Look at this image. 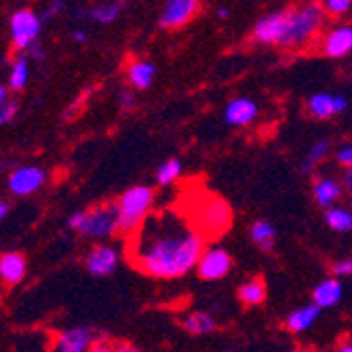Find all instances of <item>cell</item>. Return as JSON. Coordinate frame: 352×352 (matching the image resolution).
<instances>
[{"instance_id":"cell-11","label":"cell","mask_w":352,"mask_h":352,"mask_svg":"<svg viewBox=\"0 0 352 352\" xmlns=\"http://www.w3.org/2000/svg\"><path fill=\"white\" fill-rule=\"evenodd\" d=\"M95 342V331L87 325L70 327L57 340V352H89Z\"/></svg>"},{"instance_id":"cell-7","label":"cell","mask_w":352,"mask_h":352,"mask_svg":"<svg viewBox=\"0 0 352 352\" xmlns=\"http://www.w3.org/2000/svg\"><path fill=\"white\" fill-rule=\"evenodd\" d=\"M38 32H41V17L36 13L23 9L11 17V38L17 49H28L30 45H34L38 38Z\"/></svg>"},{"instance_id":"cell-33","label":"cell","mask_w":352,"mask_h":352,"mask_svg":"<svg viewBox=\"0 0 352 352\" xmlns=\"http://www.w3.org/2000/svg\"><path fill=\"white\" fill-rule=\"evenodd\" d=\"M89 352H116V348L112 344H108L106 340H95L89 348Z\"/></svg>"},{"instance_id":"cell-24","label":"cell","mask_w":352,"mask_h":352,"mask_svg":"<svg viewBox=\"0 0 352 352\" xmlns=\"http://www.w3.org/2000/svg\"><path fill=\"white\" fill-rule=\"evenodd\" d=\"M182 169H184V165H182L179 158H167V161H163L156 169V184L158 186H171L182 175Z\"/></svg>"},{"instance_id":"cell-35","label":"cell","mask_w":352,"mask_h":352,"mask_svg":"<svg viewBox=\"0 0 352 352\" xmlns=\"http://www.w3.org/2000/svg\"><path fill=\"white\" fill-rule=\"evenodd\" d=\"M114 348H116V352H138V348L129 342H118Z\"/></svg>"},{"instance_id":"cell-13","label":"cell","mask_w":352,"mask_h":352,"mask_svg":"<svg viewBox=\"0 0 352 352\" xmlns=\"http://www.w3.org/2000/svg\"><path fill=\"white\" fill-rule=\"evenodd\" d=\"M258 112H260L258 104L253 100L236 98L226 106V110H223V120H226L230 126H247L258 118Z\"/></svg>"},{"instance_id":"cell-44","label":"cell","mask_w":352,"mask_h":352,"mask_svg":"<svg viewBox=\"0 0 352 352\" xmlns=\"http://www.w3.org/2000/svg\"><path fill=\"white\" fill-rule=\"evenodd\" d=\"M226 352H234V350H226Z\"/></svg>"},{"instance_id":"cell-19","label":"cell","mask_w":352,"mask_h":352,"mask_svg":"<svg viewBox=\"0 0 352 352\" xmlns=\"http://www.w3.org/2000/svg\"><path fill=\"white\" fill-rule=\"evenodd\" d=\"M249 236H251V241H253L255 245H258L262 251H266V253H272V251H274L276 228L272 226L270 221H266V219L253 221V223H251V228H249Z\"/></svg>"},{"instance_id":"cell-27","label":"cell","mask_w":352,"mask_h":352,"mask_svg":"<svg viewBox=\"0 0 352 352\" xmlns=\"http://www.w3.org/2000/svg\"><path fill=\"white\" fill-rule=\"evenodd\" d=\"M122 9V3H110V5H100V7H93L91 9V17L95 21H102V23H110L118 17Z\"/></svg>"},{"instance_id":"cell-6","label":"cell","mask_w":352,"mask_h":352,"mask_svg":"<svg viewBox=\"0 0 352 352\" xmlns=\"http://www.w3.org/2000/svg\"><path fill=\"white\" fill-rule=\"evenodd\" d=\"M47 182V171L43 167L34 165H23L11 171L9 175V190L15 197H30L38 192Z\"/></svg>"},{"instance_id":"cell-43","label":"cell","mask_w":352,"mask_h":352,"mask_svg":"<svg viewBox=\"0 0 352 352\" xmlns=\"http://www.w3.org/2000/svg\"><path fill=\"white\" fill-rule=\"evenodd\" d=\"M350 205H352V197H350Z\"/></svg>"},{"instance_id":"cell-26","label":"cell","mask_w":352,"mask_h":352,"mask_svg":"<svg viewBox=\"0 0 352 352\" xmlns=\"http://www.w3.org/2000/svg\"><path fill=\"white\" fill-rule=\"evenodd\" d=\"M28 82V59L19 57L15 63H13V70H11V76H9V87L13 91H19L23 89Z\"/></svg>"},{"instance_id":"cell-4","label":"cell","mask_w":352,"mask_h":352,"mask_svg":"<svg viewBox=\"0 0 352 352\" xmlns=\"http://www.w3.org/2000/svg\"><path fill=\"white\" fill-rule=\"evenodd\" d=\"M68 228L93 241L110 239L118 232V207L116 203H106L89 211H76L68 217Z\"/></svg>"},{"instance_id":"cell-25","label":"cell","mask_w":352,"mask_h":352,"mask_svg":"<svg viewBox=\"0 0 352 352\" xmlns=\"http://www.w3.org/2000/svg\"><path fill=\"white\" fill-rule=\"evenodd\" d=\"M329 150H331V144H329V140H321V142H316L310 150H308V154H306V158H304V163H302V171H312L314 167H318L323 161H325V156L329 154Z\"/></svg>"},{"instance_id":"cell-28","label":"cell","mask_w":352,"mask_h":352,"mask_svg":"<svg viewBox=\"0 0 352 352\" xmlns=\"http://www.w3.org/2000/svg\"><path fill=\"white\" fill-rule=\"evenodd\" d=\"M325 11L333 17H340L344 15L350 7H352V0H325Z\"/></svg>"},{"instance_id":"cell-38","label":"cell","mask_w":352,"mask_h":352,"mask_svg":"<svg viewBox=\"0 0 352 352\" xmlns=\"http://www.w3.org/2000/svg\"><path fill=\"white\" fill-rule=\"evenodd\" d=\"M7 104V89L0 87V108H3Z\"/></svg>"},{"instance_id":"cell-31","label":"cell","mask_w":352,"mask_h":352,"mask_svg":"<svg viewBox=\"0 0 352 352\" xmlns=\"http://www.w3.org/2000/svg\"><path fill=\"white\" fill-rule=\"evenodd\" d=\"M15 112H17V104L15 102H7L3 108H0V126L7 124L15 116Z\"/></svg>"},{"instance_id":"cell-20","label":"cell","mask_w":352,"mask_h":352,"mask_svg":"<svg viewBox=\"0 0 352 352\" xmlns=\"http://www.w3.org/2000/svg\"><path fill=\"white\" fill-rule=\"evenodd\" d=\"M266 296H268V289L262 278H249V280L241 283L239 292H236V298L245 306H260V304H264Z\"/></svg>"},{"instance_id":"cell-41","label":"cell","mask_w":352,"mask_h":352,"mask_svg":"<svg viewBox=\"0 0 352 352\" xmlns=\"http://www.w3.org/2000/svg\"><path fill=\"white\" fill-rule=\"evenodd\" d=\"M85 38H87V36H85V34H80V32H76V34H74V41H78V43H80V41H85Z\"/></svg>"},{"instance_id":"cell-16","label":"cell","mask_w":352,"mask_h":352,"mask_svg":"<svg viewBox=\"0 0 352 352\" xmlns=\"http://www.w3.org/2000/svg\"><path fill=\"white\" fill-rule=\"evenodd\" d=\"M318 316H321V308L316 304H306V306L296 308L294 312L287 314L285 327L292 333H302V331H308L318 321Z\"/></svg>"},{"instance_id":"cell-23","label":"cell","mask_w":352,"mask_h":352,"mask_svg":"<svg viewBox=\"0 0 352 352\" xmlns=\"http://www.w3.org/2000/svg\"><path fill=\"white\" fill-rule=\"evenodd\" d=\"M325 223L333 232H340V234L352 232V211L336 205L325 211Z\"/></svg>"},{"instance_id":"cell-36","label":"cell","mask_w":352,"mask_h":352,"mask_svg":"<svg viewBox=\"0 0 352 352\" xmlns=\"http://www.w3.org/2000/svg\"><path fill=\"white\" fill-rule=\"evenodd\" d=\"M61 7H63V3H61V0H55V3H53V7H51V9H47L45 17H47V19H49V17H53V15H55V13H57V11L61 9Z\"/></svg>"},{"instance_id":"cell-2","label":"cell","mask_w":352,"mask_h":352,"mask_svg":"<svg viewBox=\"0 0 352 352\" xmlns=\"http://www.w3.org/2000/svg\"><path fill=\"white\" fill-rule=\"evenodd\" d=\"M325 7L321 3H306L296 9H285L262 17L253 28V38L260 45H276L296 49L318 36L325 23Z\"/></svg>"},{"instance_id":"cell-5","label":"cell","mask_w":352,"mask_h":352,"mask_svg":"<svg viewBox=\"0 0 352 352\" xmlns=\"http://www.w3.org/2000/svg\"><path fill=\"white\" fill-rule=\"evenodd\" d=\"M232 266H234L232 255L223 247L217 245V247L205 249L203 258H201V262L197 266V274L203 280H221V278H226L230 274Z\"/></svg>"},{"instance_id":"cell-42","label":"cell","mask_w":352,"mask_h":352,"mask_svg":"<svg viewBox=\"0 0 352 352\" xmlns=\"http://www.w3.org/2000/svg\"><path fill=\"white\" fill-rule=\"evenodd\" d=\"M292 352H314V350H310V348H298V350H292Z\"/></svg>"},{"instance_id":"cell-3","label":"cell","mask_w":352,"mask_h":352,"mask_svg":"<svg viewBox=\"0 0 352 352\" xmlns=\"http://www.w3.org/2000/svg\"><path fill=\"white\" fill-rule=\"evenodd\" d=\"M156 199V192L150 186H133L124 190L116 207H118V232L129 236L135 234L144 221L148 219V213L152 211Z\"/></svg>"},{"instance_id":"cell-34","label":"cell","mask_w":352,"mask_h":352,"mask_svg":"<svg viewBox=\"0 0 352 352\" xmlns=\"http://www.w3.org/2000/svg\"><path fill=\"white\" fill-rule=\"evenodd\" d=\"M342 186H344V190H348L350 195H352V167L344 169V173H342Z\"/></svg>"},{"instance_id":"cell-10","label":"cell","mask_w":352,"mask_h":352,"mask_svg":"<svg viewBox=\"0 0 352 352\" xmlns=\"http://www.w3.org/2000/svg\"><path fill=\"white\" fill-rule=\"evenodd\" d=\"M348 108V100L344 95H331V93H316L308 100V114L312 118H318V120H325V118H331L333 114H342L344 110Z\"/></svg>"},{"instance_id":"cell-30","label":"cell","mask_w":352,"mask_h":352,"mask_svg":"<svg viewBox=\"0 0 352 352\" xmlns=\"http://www.w3.org/2000/svg\"><path fill=\"white\" fill-rule=\"evenodd\" d=\"M336 161H338V165H342V167H346V169L352 167V144H348V146H344V148L338 150Z\"/></svg>"},{"instance_id":"cell-37","label":"cell","mask_w":352,"mask_h":352,"mask_svg":"<svg viewBox=\"0 0 352 352\" xmlns=\"http://www.w3.org/2000/svg\"><path fill=\"white\" fill-rule=\"evenodd\" d=\"M9 213V205L7 203H0V221H3Z\"/></svg>"},{"instance_id":"cell-22","label":"cell","mask_w":352,"mask_h":352,"mask_svg":"<svg viewBox=\"0 0 352 352\" xmlns=\"http://www.w3.org/2000/svg\"><path fill=\"white\" fill-rule=\"evenodd\" d=\"M154 74H156V68L150 61L138 59L129 66V82L133 89H148L154 80Z\"/></svg>"},{"instance_id":"cell-18","label":"cell","mask_w":352,"mask_h":352,"mask_svg":"<svg viewBox=\"0 0 352 352\" xmlns=\"http://www.w3.org/2000/svg\"><path fill=\"white\" fill-rule=\"evenodd\" d=\"M230 223V211L223 205L219 199H211L207 203V207L203 209V226L213 230V232H221Z\"/></svg>"},{"instance_id":"cell-14","label":"cell","mask_w":352,"mask_h":352,"mask_svg":"<svg viewBox=\"0 0 352 352\" xmlns=\"http://www.w3.org/2000/svg\"><path fill=\"white\" fill-rule=\"evenodd\" d=\"M321 51L327 57H344L352 51V28L350 25H340L333 28L329 34L321 43Z\"/></svg>"},{"instance_id":"cell-32","label":"cell","mask_w":352,"mask_h":352,"mask_svg":"<svg viewBox=\"0 0 352 352\" xmlns=\"http://www.w3.org/2000/svg\"><path fill=\"white\" fill-rule=\"evenodd\" d=\"M118 104H120V108H122V110H131V108L135 106L133 93H131V91H122V93L118 95Z\"/></svg>"},{"instance_id":"cell-40","label":"cell","mask_w":352,"mask_h":352,"mask_svg":"<svg viewBox=\"0 0 352 352\" xmlns=\"http://www.w3.org/2000/svg\"><path fill=\"white\" fill-rule=\"evenodd\" d=\"M217 15H219L221 19H226V17H228V9H226V7H221V9L217 11Z\"/></svg>"},{"instance_id":"cell-8","label":"cell","mask_w":352,"mask_h":352,"mask_svg":"<svg viewBox=\"0 0 352 352\" xmlns=\"http://www.w3.org/2000/svg\"><path fill=\"white\" fill-rule=\"evenodd\" d=\"M201 0H167L161 11V25L167 30H175L186 25L199 13Z\"/></svg>"},{"instance_id":"cell-1","label":"cell","mask_w":352,"mask_h":352,"mask_svg":"<svg viewBox=\"0 0 352 352\" xmlns=\"http://www.w3.org/2000/svg\"><path fill=\"white\" fill-rule=\"evenodd\" d=\"M135 234V266L152 278L186 276L197 270L205 253L199 228L169 211L146 219Z\"/></svg>"},{"instance_id":"cell-21","label":"cell","mask_w":352,"mask_h":352,"mask_svg":"<svg viewBox=\"0 0 352 352\" xmlns=\"http://www.w3.org/2000/svg\"><path fill=\"white\" fill-rule=\"evenodd\" d=\"M215 327V318L209 312H192L184 318V329L192 336H209Z\"/></svg>"},{"instance_id":"cell-9","label":"cell","mask_w":352,"mask_h":352,"mask_svg":"<svg viewBox=\"0 0 352 352\" xmlns=\"http://www.w3.org/2000/svg\"><path fill=\"white\" fill-rule=\"evenodd\" d=\"M118 251L110 245H98L93 247L85 260V266L89 274L93 276H108L118 268Z\"/></svg>"},{"instance_id":"cell-12","label":"cell","mask_w":352,"mask_h":352,"mask_svg":"<svg viewBox=\"0 0 352 352\" xmlns=\"http://www.w3.org/2000/svg\"><path fill=\"white\" fill-rule=\"evenodd\" d=\"M344 195V186L336 177H316L312 182V197L318 207H323L325 211L336 207L338 201Z\"/></svg>"},{"instance_id":"cell-15","label":"cell","mask_w":352,"mask_h":352,"mask_svg":"<svg viewBox=\"0 0 352 352\" xmlns=\"http://www.w3.org/2000/svg\"><path fill=\"white\" fill-rule=\"evenodd\" d=\"M344 296V285L338 276H329L325 280H321L312 292V304H316L321 310L325 308H333L340 304Z\"/></svg>"},{"instance_id":"cell-29","label":"cell","mask_w":352,"mask_h":352,"mask_svg":"<svg viewBox=\"0 0 352 352\" xmlns=\"http://www.w3.org/2000/svg\"><path fill=\"white\" fill-rule=\"evenodd\" d=\"M331 270H333V276H338V278L352 276V258H346V260L336 262Z\"/></svg>"},{"instance_id":"cell-17","label":"cell","mask_w":352,"mask_h":352,"mask_svg":"<svg viewBox=\"0 0 352 352\" xmlns=\"http://www.w3.org/2000/svg\"><path fill=\"white\" fill-rule=\"evenodd\" d=\"M28 270V262L21 253L17 251H9L5 255H0V278H3L7 285H17L23 280Z\"/></svg>"},{"instance_id":"cell-39","label":"cell","mask_w":352,"mask_h":352,"mask_svg":"<svg viewBox=\"0 0 352 352\" xmlns=\"http://www.w3.org/2000/svg\"><path fill=\"white\" fill-rule=\"evenodd\" d=\"M338 352H352V342H348V344L340 346V348H338Z\"/></svg>"}]
</instances>
